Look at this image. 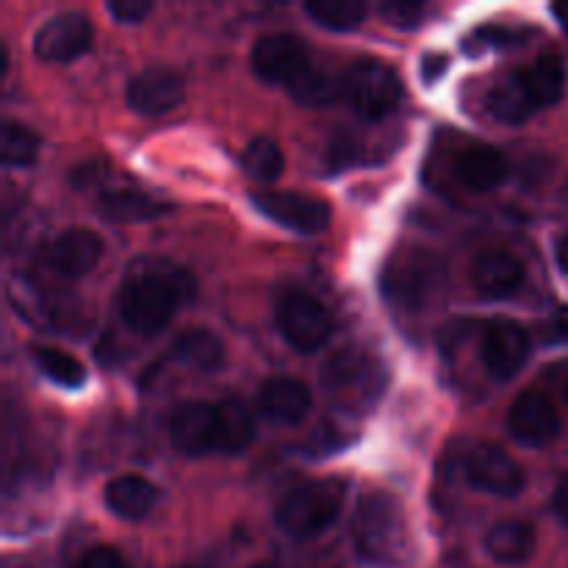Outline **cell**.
Listing matches in <instances>:
<instances>
[{
	"label": "cell",
	"instance_id": "cell-1",
	"mask_svg": "<svg viewBox=\"0 0 568 568\" xmlns=\"http://www.w3.org/2000/svg\"><path fill=\"white\" fill-rule=\"evenodd\" d=\"M194 294V281L186 270L166 261L131 264L120 292V316L139 336H155L175 316L178 305Z\"/></svg>",
	"mask_w": 568,
	"mask_h": 568
},
{
	"label": "cell",
	"instance_id": "cell-2",
	"mask_svg": "<svg viewBox=\"0 0 568 568\" xmlns=\"http://www.w3.org/2000/svg\"><path fill=\"white\" fill-rule=\"evenodd\" d=\"M353 541L364 560L383 568L408 564L410 541L403 505L386 491L366 494L353 519Z\"/></svg>",
	"mask_w": 568,
	"mask_h": 568
},
{
	"label": "cell",
	"instance_id": "cell-3",
	"mask_svg": "<svg viewBox=\"0 0 568 568\" xmlns=\"http://www.w3.org/2000/svg\"><path fill=\"white\" fill-rule=\"evenodd\" d=\"M381 288L388 303L419 314L442 303L447 292V264L433 250L403 247L388 258Z\"/></svg>",
	"mask_w": 568,
	"mask_h": 568
},
{
	"label": "cell",
	"instance_id": "cell-4",
	"mask_svg": "<svg viewBox=\"0 0 568 568\" xmlns=\"http://www.w3.org/2000/svg\"><path fill=\"white\" fill-rule=\"evenodd\" d=\"M388 377L381 358L361 347H344L322 366V388L338 408L364 414L383 397Z\"/></svg>",
	"mask_w": 568,
	"mask_h": 568
},
{
	"label": "cell",
	"instance_id": "cell-5",
	"mask_svg": "<svg viewBox=\"0 0 568 568\" xmlns=\"http://www.w3.org/2000/svg\"><path fill=\"white\" fill-rule=\"evenodd\" d=\"M347 499V486L336 477L311 480L288 491L275 508V525L297 541L322 536L338 519Z\"/></svg>",
	"mask_w": 568,
	"mask_h": 568
},
{
	"label": "cell",
	"instance_id": "cell-6",
	"mask_svg": "<svg viewBox=\"0 0 568 568\" xmlns=\"http://www.w3.org/2000/svg\"><path fill=\"white\" fill-rule=\"evenodd\" d=\"M342 94L353 111L364 120H383L392 114L403 100V81L397 72L377 59H361L344 72Z\"/></svg>",
	"mask_w": 568,
	"mask_h": 568
},
{
	"label": "cell",
	"instance_id": "cell-7",
	"mask_svg": "<svg viewBox=\"0 0 568 568\" xmlns=\"http://www.w3.org/2000/svg\"><path fill=\"white\" fill-rule=\"evenodd\" d=\"M250 61L261 81L283 87L286 92H294L316 67L303 39L292 37V33H270V37L258 39Z\"/></svg>",
	"mask_w": 568,
	"mask_h": 568
},
{
	"label": "cell",
	"instance_id": "cell-8",
	"mask_svg": "<svg viewBox=\"0 0 568 568\" xmlns=\"http://www.w3.org/2000/svg\"><path fill=\"white\" fill-rule=\"evenodd\" d=\"M275 316L283 338L300 353H314L333 333V320L325 305L305 292L283 294Z\"/></svg>",
	"mask_w": 568,
	"mask_h": 568
},
{
	"label": "cell",
	"instance_id": "cell-9",
	"mask_svg": "<svg viewBox=\"0 0 568 568\" xmlns=\"http://www.w3.org/2000/svg\"><path fill=\"white\" fill-rule=\"evenodd\" d=\"M250 197L261 214L288 231L303 233V236H314L331 225V205L320 197H308L300 192H275V189L253 192Z\"/></svg>",
	"mask_w": 568,
	"mask_h": 568
},
{
	"label": "cell",
	"instance_id": "cell-10",
	"mask_svg": "<svg viewBox=\"0 0 568 568\" xmlns=\"http://www.w3.org/2000/svg\"><path fill=\"white\" fill-rule=\"evenodd\" d=\"M466 480L477 491L497 494V497H516L525 488V475L519 464L497 444H477L466 455Z\"/></svg>",
	"mask_w": 568,
	"mask_h": 568
},
{
	"label": "cell",
	"instance_id": "cell-11",
	"mask_svg": "<svg viewBox=\"0 0 568 568\" xmlns=\"http://www.w3.org/2000/svg\"><path fill=\"white\" fill-rule=\"evenodd\" d=\"M483 364H486L488 375L494 381H510L519 375L521 366L527 364L530 355V336L519 322L510 320H494L486 327L480 342Z\"/></svg>",
	"mask_w": 568,
	"mask_h": 568
},
{
	"label": "cell",
	"instance_id": "cell-12",
	"mask_svg": "<svg viewBox=\"0 0 568 568\" xmlns=\"http://www.w3.org/2000/svg\"><path fill=\"white\" fill-rule=\"evenodd\" d=\"M94 26L81 11H67L44 22L33 37V53L42 61H72L92 48Z\"/></svg>",
	"mask_w": 568,
	"mask_h": 568
},
{
	"label": "cell",
	"instance_id": "cell-13",
	"mask_svg": "<svg viewBox=\"0 0 568 568\" xmlns=\"http://www.w3.org/2000/svg\"><path fill=\"white\" fill-rule=\"evenodd\" d=\"M508 433L521 447H547L560 433L558 408L538 392L519 394L508 410Z\"/></svg>",
	"mask_w": 568,
	"mask_h": 568
},
{
	"label": "cell",
	"instance_id": "cell-14",
	"mask_svg": "<svg viewBox=\"0 0 568 568\" xmlns=\"http://www.w3.org/2000/svg\"><path fill=\"white\" fill-rule=\"evenodd\" d=\"M170 430V442L178 453L197 455L214 453L216 449V433H220V416H216V405L209 403H183L178 405L166 422Z\"/></svg>",
	"mask_w": 568,
	"mask_h": 568
},
{
	"label": "cell",
	"instance_id": "cell-15",
	"mask_svg": "<svg viewBox=\"0 0 568 568\" xmlns=\"http://www.w3.org/2000/svg\"><path fill=\"white\" fill-rule=\"evenodd\" d=\"M183 78L166 67H148L128 81V105L136 114L161 116L183 103Z\"/></svg>",
	"mask_w": 568,
	"mask_h": 568
},
{
	"label": "cell",
	"instance_id": "cell-16",
	"mask_svg": "<svg viewBox=\"0 0 568 568\" xmlns=\"http://www.w3.org/2000/svg\"><path fill=\"white\" fill-rule=\"evenodd\" d=\"M100 255H103V242H100L98 233L87 231V227L61 231L48 247L50 266L67 277L89 275L98 266Z\"/></svg>",
	"mask_w": 568,
	"mask_h": 568
},
{
	"label": "cell",
	"instance_id": "cell-17",
	"mask_svg": "<svg viewBox=\"0 0 568 568\" xmlns=\"http://www.w3.org/2000/svg\"><path fill=\"white\" fill-rule=\"evenodd\" d=\"M258 410L277 427L300 425L311 410V392L294 377H272L258 392Z\"/></svg>",
	"mask_w": 568,
	"mask_h": 568
},
{
	"label": "cell",
	"instance_id": "cell-18",
	"mask_svg": "<svg viewBox=\"0 0 568 568\" xmlns=\"http://www.w3.org/2000/svg\"><path fill=\"white\" fill-rule=\"evenodd\" d=\"M471 281H475V288L480 297L508 300L525 283V266L519 264V258L505 253V250H488V253H483L475 261Z\"/></svg>",
	"mask_w": 568,
	"mask_h": 568
},
{
	"label": "cell",
	"instance_id": "cell-19",
	"mask_svg": "<svg viewBox=\"0 0 568 568\" xmlns=\"http://www.w3.org/2000/svg\"><path fill=\"white\" fill-rule=\"evenodd\" d=\"M455 172H458V181L464 183L471 192H494L497 186H503L508 181V159L499 153L491 144H469L464 153L458 155V164H455Z\"/></svg>",
	"mask_w": 568,
	"mask_h": 568
},
{
	"label": "cell",
	"instance_id": "cell-20",
	"mask_svg": "<svg viewBox=\"0 0 568 568\" xmlns=\"http://www.w3.org/2000/svg\"><path fill=\"white\" fill-rule=\"evenodd\" d=\"M98 211L103 220L116 222V225H133V222L159 220L170 211V205L159 203L155 197L144 194L142 189H109L100 194Z\"/></svg>",
	"mask_w": 568,
	"mask_h": 568
},
{
	"label": "cell",
	"instance_id": "cell-21",
	"mask_svg": "<svg viewBox=\"0 0 568 568\" xmlns=\"http://www.w3.org/2000/svg\"><path fill=\"white\" fill-rule=\"evenodd\" d=\"M159 503V488L139 475H120L105 486V508L128 521H139Z\"/></svg>",
	"mask_w": 568,
	"mask_h": 568
},
{
	"label": "cell",
	"instance_id": "cell-22",
	"mask_svg": "<svg viewBox=\"0 0 568 568\" xmlns=\"http://www.w3.org/2000/svg\"><path fill=\"white\" fill-rule=\"evenodd\" d=\"M486 552L503 566L527 564L536 552V530H532V525L519 519L499 521L488 530Z\"/></svg>",
	"mask_w": 568,
	"mask_h": 568
},
{
	"label": "cell",
	"instance_id": "cell-23",
	"mask_svg": "<svg viewBox=\"0 0 568 568\" xmlns=\"http://www.w3.org/2000/svg\"><path fill=\"white\" fill-rule=\"evenodd\" d=\"M488 109L505 125H521V122L530 120L536 111H541L532 100L530 89H527L521 72H514V75L503 78L497 87L488 94Z\"/></svg>",
	"mask_w": 568,
	"mask_h": 568
},
{
	"label": "cell",
	"instance_id": "cell-24",
	"mask_svg": "<svg viewBox=\"0 0 568 568\" xmlns=\"http://www.w3.org/2000/svg\"><path fill=\"white\" fill-rule=\"evenodd\" d=\"M521 78H525L527 89H530L532 100H536L538 109H547V105H555L560 98H564L566 89V67L564 59L555 53H544L532 61L527 70H521Z\"/></svg>",
	"mask_w": 568,
	"mask_h": 568
},
{
	"label": "cell",
	"instance_id": "cell-25",
	"mask_svg": "<svg viewBox=\"0 0 568 568\" xmlns=\"http://www.w3.org/2000/svg\"><path fill=\"white\" fill-rule=\"evenodd\" d=\"M172 358L192 369L214 372L225 361V349L211 331H186L172 342Z\"/></svg>",
	"mask_w": 568,
	"mask_h": 568
},
{
	"label": "cell",
	"instance_id": "cell-26",
	"mask_svg": "<svg viewBox=\"0 0 568 568\" xmlns=\"http://www.w3.org/2000/svg\"><path fill=\"white\" fill-rule=\"evenodd\" d=\"M216 416H220V433H216V449L220 453H244L253 444L255 422L250 410L236 399H225L216 405Z\"/></svg>",
	"mask_w": 568,
	"mask_h": 568
},
{
	"label": "cell",
	"instance_id": "cell-27",
	"mask_svg": "<svg viewBox=\"0 0 568 568\" xmlns=\"http://www.w3.org/2000/svg\"><path fill=\"white\" fill-rule=\"evenodd\" d=\"M305 14L320 28L347 33L364 22L366 6L361 0H314V3H305Z\"/></svg>",
	"mask_w": 568,
	"mask_h": 568
},
{
	"label": "cell",
	"instance_id": "cell-28",
	"mask_svg": "<svg viewBox=\"0 0 568 568\" xmlns=\"http://www.w3.org/2000/svg\"><path fill=\"white\" fill-rule=\"evenodd\" d=\"M242 164L247 170L250 178L261 183H272L283 175V166H286V159H283V150L275 139L270 136H255L253 142L244 148Z\"/></svg>",
	"mask_w": 568,
	"mask_h": 568
},
{
	"label": "cell",
	"instance_id": "cell-29",
	"mask_svg": "<svg viewBox=\"0 0 568 568\" xmlns=\"http://www.w3.org/2000/svg\"><path fill=\"white\" fill-rule=\"evenodd\" d=\"M33 361L48 381L61 388H81L87 383V369L70 353L55 347H33Z\"/></svg>",
	"mask_w": 568,
	"mask_h": 568
},
{
	"label": "cell",
	"instance_id": "cell-30",
	"mask_svg": "<svg viewBox=\"0 0 568 568\" xmlns=\"http://www.w3.org/2000/svg\"><path fill=\"white\" fill-rule=\"evenodd\" d=\"M39 136L20 122L6 120L0 128V155L6 166H28L39 155Z\"/></svg>",
	"mask_w": 568,
	"mask_h": 568
},
{
	"label": "cell",
	"instance_id": "cell-31",
	"mask_svg": "<svg viewBox=\"0 0 568 568\" xmlns=\"http://www.w3.org/2000/svg\"><path fill=\"white\" fill-rule=\"evenodd\" d=\"M381 14L394 28H416L425 17V6L408 3V0H388V3H381Z\"/></svg>",
	"mask_w": 568,
	"mask_h": 568
},
{
	"label": "cell",
	"instance_id": "cell-32",
	"mask_svg": "<svg viewBox=\"0 0 568 568\" xmlns=\"http://www.w3.org/2000/svg\"><path fill=\"white\" fill-rule=\"evenodd\" d=\"M150 11H153L150 0H111L109 3V14L122 26H136Z\"/></svg>",
	"mask_w": 568,
	"mask_h": 568
},
{
	"label": "cell",
	"instance_id": "cell-33",
	"mask_svg": "<svg viewBox=\"0 0 568 568\" xmlns=\"http://www.w3.org/2000/svg\"><path fill=\"white\" fill-rule=\"evenodd\" d=\"M516 42V33L508 31V28H480V31L471 33V39L466 42V50L477 53V50H488V48H505V44Z\"/></svg>",
	"mask_w": 568,
	"mask_h": 568
},
{
	"label": "cell",
	"instance_id": "cell-34",
	"mask_svg": "<svg viewBox=\"0 0 568 568\" xmlns=\"http://www.w3.org/2000/svg\"><path fill=\"white\" fill-rule=\"evenodd\" d=\"M105 175H109V164L103 159H89L70 172V183L75 189H89L103 183Z\"/></svg>",
	"mask_w": 568,
	"mask_h": 568
},
{
	"label": "cell",
	"instance_id": "cell-35",
	"mask_svg": "<svg viewBox=\"0 0 568 568\" xmlns=\"http://www.w3.org/2000/svg\"><path fill=\"white\" fill-rule=\"evenodd\" d=\"M72 568H131L128 560L122 558L116 549L111 547H92L78 558V564Z\"/></svg>",
	"mask_w": 568,
	"mask_h": 568
},
{
	"label": "cell",
	"instance_id": "cell-36",
	"mask_svg": "<svg viewBox=\"0 0 568 568\" xmlns=\"http://www.w3.org/2000/svg\"><path fill=\"white\" fill-rule=\"evenodd\" d=\"M355 161V144L353 139L336 136L331 139V148H327V170H344L347 164Z\"/></svg>",
	"mask_w": 568,
	"mask_h": 568
},
{
	"label": "cell",
	"instance_id": "cell-37",
	"mask_svg": "<svg viewBox=\"0 0 568 568\" xmlns=\"http://www.w3.org/2000/svg\"><path fill=\"white\" fill-rule=\"evenodd\" d=\"M544 381L552 388L555 397L568 408V361H558V364L549 366V369L544 372Z\"/></svg>",
	"mask_w": 568,
	"mask_h": 568
},
{
	"label": "cell",
	"instance_id": "cell-38",
	"mask_svg": "<svg viewBox=\"0 0 568 568\" xmlns=\"http://www.w3.org/2000/svg\"><path fill=\"white\" fill-rule=\"evenodd\" d=\"M447 67H449L447 55L427 53L425 59H422V81H425V87H436V83L447 75Z\"/></svg>",
	"mask_w": 568,
	"mask_h": 568
},
{
	"label": "cell",
	"instance_id": "cell-39",
	"mask_svg": "<svg viewBox=\"0 0 568 568\" xmlns=\"http://www.w3.org/2000/svg\"><path fill=\"white\" fill-rule=\"evenodd\" d=\"M544 342L568 344V308H558L544 325Z\"/></svg>",
	"mask_w": 568,
	"mask_h": 568
},
{
	"label": "cell",
	"instance_id": "cell-40",
	"mask_svg": "<svg viewBox=\"0 0 568 568\" xmlns=\"http://www.w3.org/2000/svg\"><path fill=\"white\" fill-rule=\"evenodd\" d=\"M552 514L558 516L560 521L568 527V475L564 480L558 483V488H555V497H552Z\"/></svg>",
	"mask_w": 568,
	"mask_h": 568
},
{
	"label": "cell",
	"instance_id": "cell-41",
	"mask_svg": "<svg viewBox=\"0 0 568 568\" xmlns=\"http://www.w3.org/2000/svg\"><path fill=\"white\" fill-rule=\"evenodd\" d=\"M560 264H564V270L568 272V242L560 244Z\"/></svg>",
	"mask_w": 568,
	"mask_h": 568
},
{
	"label": "cell",
	"instance_id": "cell-42",
	"mask_svg": "<svg viewBox=\"0 0 568 568\" xmlns=\"http://www.w3.org/2000/svg\"><path fill=\"white\" fill-rule=\"evenodd\" d=\"M250 568H272V566H264V564H258V566H250Z\"/></svg>",
	"mask_w": 568,
	"mask_h": 568
},
{
	"label": "cell",
	"instance_id": "cell-43",
	"mask_svg": "<svg viewBox=\"0 0 568 568\" xmlns=\"http://www.w3.org/2000/svg\"><path fill=\"white\" fill-rule=\"evenodd\" d=\"M183 568H200V566H183Z\"/></svg>",
	"mask_w": 568,
	"mask_h": 568
}]
</instances>
